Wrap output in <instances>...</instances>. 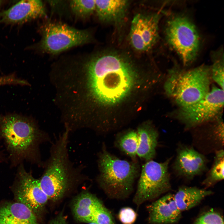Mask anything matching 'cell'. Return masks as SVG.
I'll return each mask as SVG.
<instances>
[{"mask_svg":"<svg viewBox=\"0 0 224 224\" xmlns=\"http://www.w3.org/2000/svg\"><path fill=\"white\" fill-rule=\"evenodd\" d=\"M212 193L210 190L195 187L183 186L179 188L174 197L177 207L182 212L196 206Z\"/></svg>","mask_w":224,"mask_h":224,"instance_id":"ac0fdd59","label":"cell"},{"mask_svg":"<svg viewBox=\"0 0 224 224\" xmlns=\"http://www.w3.org/2000/svg\"><path fill=\"white\" fill-rule=\"evenodd\" d=\"M2 3V1L0 0V6Z\"/></svg>","mask_w":224,"mask_h":224,"instance_id":"f546056e","label":"cell"},{"mask_svg":"<svg viewBox=\"0 0 224 224\" xmlns=\"http://www.w3.org/2000/svg\"><path fill=\"white\" fill-rule=\"evenodd\" d=\"M158 13H138L132 21L129 34L130 45L136 50L145 52L150 50L158 38Z\"/></svg>","mask_w":224,"mask_h":224,"instance_id":"30bf717a","label":"cell"},{"mask_svg":"<svg viewBox=\"0 0 224 224\" xmlns=\"http://www.w3.org/2000/svg\"><path fill=\"white\" fill-rule=\"evenodd\" d=\"M16 177L14 192L16 202L25 205L35 214L40 212L49 199L41 188L38 179L27 172L22 165Z\"/></svg>","mask_w":224,"mask_h":224,"instance_id":"8fae6325","label":"cell"},{"mask_svg":"<svg viewBox=\"0 0 224 224\" xmlns=\"http://www.w3.org/2000/svg\"><path fill=\"white\" fill-rule=\"evenodd\" d=\"M169 44L187 65L196 58L199 48V39L194 25L187 18L178 16L169 20L166 30Z\"/></svg>","mask_w":224,"mask_h":224,"instance_id":"ba28073f","label":"cell"},{"mask_svg":"<svg viewBox=\"0 0 224 224\" xmlns=\"http://www.w3.org/2000/svg\"><path fill=\"white\" fill-rule=\"evenodd\" d=\"M148 221L151 224H171L178 222L181 212L177 207L174 195L169 193L152 203L147 208Z\"/></svg>","mask_w":224,"mask_h":224,"instance_id":"5bb4252c","label":"cell"},{"mask_svg":"<svg viewBox=\"0 0 224 224\" xmlns=\"http://www.w3.org/2000/svg\"><path fill=\"white\" fill-rule=\"evenodd\" d=\"M211 69L203 65L188 70H170L164 83L166 94L180 107L194 104L210 90Z\"/></svg>","mask_w":224,"mask_h":224,"instance_id":"5b68a950","label":"cell"},{"mask_svg":"<svg viewBox=\"0 0 224 224\" xmlns=\"http://www.w3.org/2000/svg\"><path fill=\"white\" fill-rule=\"evenodd\" d=\"M87 224H96L93 223H89Z\"/></svg>","mask_w":224,"mask_h":224,"instance_id":"f1b7e54d","label":"cell"},{"mask_svg":"<svg viewBox=\"0 0 224 224\" xmlns=\"http://www.w3.org/2000/svg\"><path fill=\"white\" fill-rule=\"evenodd\" d=\"M40 30L41 39L37 45L38 49L52 55L93 40L90 30L78 29L62 22L48 21L41 26Z\"/></svg>","mask_w":224,"mask_h":224,"instance_id":"8992f818","label":"cell"},{"mask_svg":"<svg viewBox=\"0 0 224 224\" xmlns=\"http://www.w3.org/2000/svg\"><path fill=\"white\" fill-rule=\"evenodd\" d=\"M129 4L127 0H95V12L100 21L119 25L125 20Z\"/></svg>","mask_w":224,"mask_h":224,"instance_id":"9a60e30c","label":"cell"},{"mask_svg":"<svg viewBox=\"0 0 224 224\" xmlns=\"http://www.w3.org/2000/svg\"><path fill=\"white\" fill-rule=\"evenodd\" d=\"M212 79L224 90V63L223 60L215 61L211 69Z\"/></svg>","mask_w":224,"mask_h":224,"instance_id":"d4e9b609","label":"cell"},{"mask_svg":"<svg viewBox=\"0 0 224 224\" xmlns=\"http://www.w3.org/2000/svg\"><path fill=\"white\" fill-rule=\"evenodd\" d=\"M118 217L119 220L123 224H132L136 220L137 215L132 208L124 207L120 210Z\"/></svg>","mask_w":224,"mask_h":224,"instance_id":"484cf974","label":"cell"},{"mask_svg":"<svg viewBox=\"0 0 224 224\" xmlns=\"http://www.w3.org/2000/svg\"><path fill=\"white\" fill-rule=\"evenodd\" d=\"M138 144L137 133L133 130L118 135L114 141L115 147L133 160H136Z\"/></svg>","mask_w":224,"mask_h":224,"instance_id":"ffe728a7","label":"cell"},{"mask_svg":"<svg viewBox=\"0 0 224 224\" xmlns=\"http://www.w3.org/2000/svg\"><path fill=\"white\" fill-rule=\"evenodd\" d=\"M104 206L94 195L88 192H84L75 200L73 211L77 220L89 223L93 213L97 209Z\"/></svg>","mask_w":224,"mask_h":224,"instance_id":"d6986e66","label":"cell"},{"mask_svg":"<svg viewBox=\"0 0 224 224\" xmlns=\"http://www.w3.org/2000/svg\"><path fill=\"white\" fill-rule=\"evenodd\" d=\"M49 224H67V223L65 217L62 214H60L53 219Z\"/></svg>","mask_w":224,"mask_h":224,"instance_id":"83f0119b","label":"cell"},{"mask_svg":"<svg viewBox=\"0 0 224 224\" xmlns=\"http://www.w3.org/2000/svg\"><path fill=\"white\" fill-rule=\"evenodd\" d=\"M70 132L65 130L51 142L49 155L44 162V170L38 179L49 199H60L74 183L87 179L82 165L76 166L70 159L68 146Z\"/></svg>","mask_w":224,"mask_h":224,"instance_id":"7a4b0ae2","label":"cell"},{"mask_svg":"<svg viewBox=\"0 0 224 224\" xmlns=\"http://www.w3.org/2000/svg\"><path fill=\"white\" fill-rule=\"evenodd\" d=\"M89 223L96 224H114L111 214L105 206L97 209L93 213Z\"/></svg>","mask_w":224,"mask_h":224,"instance_id":"cb8c5ba5","label":"cell"},{"mask_svg":"<svg viewBox=\"0 0 224 224\" xmlns=\"http://www.w3.org/2000/svg\"><path fill=\"white\" fill-rule=\"evenodd\" d=\"M0 135L14 160L27 159L43 167L40 145L51 139L32 119L16 114H0Z\"/></svg>","mask_w":224,"mask_h":224,"instance_id":"3957f363","label":"cell"},{"mask_svg":"<svg viewBox=\"0 0 224 224\" xmlns=\"http://www.w3.org/2000/svg\"></svg>","mask_w":224,"mask_h":224,"instance_id":"4dcf8cb0","label":"cell"},{"mask_svg":"<svg viewBox=\"0 0 224 224\" xmlns=\"http://www.w3.org/2000/svg\"><path fill=\"white\" fill-rule=\"evenodd\" d=\"M170 161L169 159L159 163L151 160L143 165L133 198L136 204L139 206L170 190L171 185L168 170Z\"/></svg>","mask_w":224,"mask_h":224,"instance_id":"52a82bcc","label":"cell"},{"mask_svg":"<svg viewBox=\"0 0 224 224\" xmlns=\"http://www.w3.org/2000/svg\"><path fill=\"white\" fill-rule=\"evenodd\" d=\"M128 57L117 51H105L70 60L68 74L80 78L77 90L82 107L85 109L92 102L113 105L127 96L133 87L136 75Z\"/></svg>","mask_w":224,"mask_h":224,"instance_id":"6da1fadb","label":"cell"},{"mask_svg":"<svg viewBox=\"0 0 224 224\" xmlns=\"http://www.w3.org/2000/svg\"><path fill=\"white\" fill-rule=\"evenodd\" d=\"M46 16L43 2L38 0L20 1L0 13V23L21 24Z\"/></svg>","mask_w":224,"mask_h":224,"instance_id":"4fadbf2b","label":"cell"},{"mask_svg":"<svg viewBox=\"0 0 224 224\" xmlns=\"http://www.w3.org/2000/svg\"><path fill=\"white\" fill-rule=\"evenodd\" d=\"M207 163L203 155L192 147L182 145L177 149L173 168L179 176L191 179L206 170Z\"/></svg>","mask_w":224,"mask_h":224,"instance_id":"7c38bea8","label":"cell"},{"mask_svg":"<svg viewBox=\"0 0 224 224\" xmlns=\"http://www.w3.org/2000/svg\"><path fill=\"white\" fill-rule=\"evenodd\" d=\"M193 224H224V222L219 213L211 209L200 215Z\"/></svg>","mask_w":224,"mask_h":224,"instance_id":"603a6c76","label":"cell"},{"mask_svg":"<svg viewBox=\"0 0 224 224\" xmlns=\"http://www.w3.org/2000/svg\"><path fill=\"white\" fill-rule=\"evenodd\" d=\"M224 152L223 150L216 152L213 163L202 184L211 186L224 179Z\"/></svg>","mask_w":224,"mask_h":224,"instance_id":"44dd1931","label":"cell"},{"mask_svg":"<svg viewBox=\"0 0 224 224\" xmlns=\"http://www.w3.org/2000/svg\"><path fill=\"white\" fill-rule=\"evenodd\" d=\"M224 106V90L213 86L202 99L180 107L176 117L187 128L195 127L220 117Z\"/></svg>","mask_w":224,"mask_h":224,"instance_id":"9c48e42d","label":"cell"},{"mask_svg":"<svg viewBox=\"0 0 224 224\" xmlns=\"http://www.w3.org/2000/svg\"><path fill=\"white\" fill-rule=\"evenodd\" d=\"M70 8L76 16L82 19L90 17L95 10V0H72L69 2Z\"/></svg>","mask_w":224,"mask_h":224,"instance_id":"7402d4cb","label":"cell"},{"mask_svg":"<svg viewBox=\"0 0 224 224\" xmlns=\"http://www.w3.org/2000/svg\"><path fill=\"white\" fill-rule=\"evenodd\" d=\"M1 224H40L35 214L26 206L16 202L0 207Z\"/></svg>","mask_w":224,"mask_h":224,"instance_id":"2e32d148","label":"cell"},{"mask_svg":"<svg viewBox=\"0 0 224 224\" xmlns=\"http://www.w3.org/2000/svg\"><path fill=\"white\" fill-rule=\"evenodd\" d=\"M138 139L137 156L146 161L152 160L156 153L158 133L149 124L139 126L137 130Z\"/></svg>","mask_w":224,"mask_h":224,"instance_id":"e0dca14e","label":"cell"},{"mask_svg":"<svg viewBox=\"0 0 224 224\" xmlns=\"http://www.w3.org/2000/svg\"><path fill=\"white\" fill-rule=\"evenodd\" d=\"M97 161L99 173L96 180L107 195L117 199L128 196L140 172L137 160L120 159L110 153L103 144Z\"/></svg>","mask_w":224,"mask_h":224,"instance_id":"277c9868","label":"cell"},{"mask_svg":"<svg viewBox=\"0 0 224 224\" xmlns=\"http://www.w3.org/2000/svg\"><path fill=\"white\" fill-rule=\"evenodd\" d=\"M21 80L14 74L0 77V86L5 85H20Z\"/></svg>","mask_w":224,"mask_h":224,"instance_id":"4316f807","label":"cell"}]
</instances>
